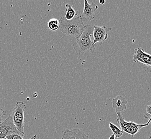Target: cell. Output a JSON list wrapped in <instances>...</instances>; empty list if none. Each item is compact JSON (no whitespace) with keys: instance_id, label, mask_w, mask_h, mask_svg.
Returning <instances> with one entry per match:
<instances>
[{"instance_id":"obj_1","label":"cell","mask_w":151,"mask_h":139,"mask_svg":"<svg viewBox=\"0 0 151 139\" xmlns=\"http://www.w3.org/2000/svg\"><path fill=\"white\" fill-rule=\"evenodd\" d=\"M94 26L90 24L86 25L81 34L76 38V42L73 44V47L77 55H84L88 52H94L96 45L93 44V41L91 38L93 35Z\"/></svg>"},{"instance_id":"obj_2","label":"cell","mask_w":151,"mask_h":139,"mask_svg":"<svg viewBox=\"0 0 151 139\" xmlns=\"http://www.w3.org/2000/svg\"><path fill=\"white\" fill-rule=\"evenodd\" d=\"M59 21L60 31L70 37H79L83 32L85 26L80 16H77L70 20H67L65 17H61Z\"/></svg>"},{"instance_id":"obj_3","label":"cell","mask_w":151,"mask_h":139,"mask_svg":"<svg viewBox=\"0 0 151 139\" xmlns=\"http://www.w3.org/2000/svg\"><path fill=\"white\" fill-rule=\"evenodd\" d=\"M26 105L22 101H18L15 105L12 117L14 124L22 136H24V113L26 110Z\"/></svg>"},{"instance_id":"obj_4","label":"cell","mask_w":151,"mask_h":139,"mask_svg":"<svg viewBox=\"0 0 151 139\" xmlns=\"http://www.w3.org/2000/svg\"><path fill=\"white\" fill-rule=\"evenodd\" d=\"M117 122L119 124L121 130L134 137L142 128L147 126L150 123L148 122L145 124H138L133 122H126L122 114L119 112H116Z\"/></svg>"},{"instance_id":"obj_5","label":"cell","mask_w":151,"mask_h":139,"mask_svg":"<svg viewBox=\"0 0 151 139\" xmlns=\"http://www.w3.org/2000/svg\"><path fill=\"white\" fill-rule=\"evenodd\" d=\"M13 134H18L22 136L14 124L10 115L0 124V139H6V136Z\"/></svg>"},{"instance_id":"obj_6","label":"cell","mask_w":151,"mask_h":139,"mask_svg":"<svg viewBox=\"0 0 151 139\" xmlns=\"http://www.w3.org/2000/svg\"><path fill=\"white\" fill-rule=\"evenodd\" d=\"M133 61L134 62H140L147 69H151V55L146 52L142 48H138L134 49Z\"/></svg>"},{"instance_id":"obj_7","label":"cell","mask_w":151,"mask_h":139,"mask_svg":"<svg viewBox=\"0 0 151 139\" xmlns=\"http://www.w3.org/2000/svg\"><path fill=\"white\" fill-rule=\"evenodd\" d=\"M111 28H108L105 26H94L93 31V44L96 43L102 44L108 38V32L111 31Z\"/></svg>"},{"instance_id":"obj_8","label":"cell","mask_w":151,"mask_h":139,"mask_svg":"<svg viewBox=\"0 0 151 139\" xmlns=\"http://www.w3.org/2000/svg\"><path fill=\"white\" fill-rule=\"evenodd\" d=\"M98 8L99 6L95 3L92 2L91 4H90L87 0H85L83 11L80 15L81 20H83V21H90L93 20L94 19L96 11Z\"/></svg>"},{"instance_id":"obj_9","label":"cell","mask_w":151,"mask_h":139,"mask_svg":"<svg viewBox=\"0 0 151 139\" xmlns=\"http://www.w3.org/2000/svg\"><path fill=\"white\" fill-rule=\"evenodd\" d=\"M61 139H90L88 136L82 130L74 128L72 130L68 128L64 129L62 132Z\"/></svg>"},{"instance_id":"obj_10","label":"cell","mask_w":151,"mask_h":139,"mask_svg":"<svg viewBox=\"0 0 151 139\" xmlns=\"http://www.w3.org/2000/svg\"><path fill=\"white\" fill-rule=\"evenodd\" d=\"M128 102L122 96L119 95L112 100L113 107L115 110L116 112H122L127 109V105Z\"/></svg>"},{"instance_id":"obj_11","label":"cell","mask_w":151,"mask_h":139,"mask_svg":"<svg viewBox=\"0 0 151 139\" xmlns=\"http://www.w3.org/2000/svg\"><path fill=\"white\" fill-rule=\"evenodd\" d=\"M65 8H66V14H65V18L67 20H72L73 18H75L77 15H78V12L76 11L73 8V6L69 4H66Z\"/></svg>"},{"instance_id":"obj_12","label":"cell","mask_w":151,"mask_h":139,"mask_svg":"<svg viewBox=\"0 0 151 139\" xmlns=\"http://www.w3.org/2000/svg\"><path fill=\"white\" fill-rule=\"evenodd\" d=\"M48 27L52 31H56L60 27V21L56 18H52L48 22Z\"/></svg>"},{"instance_id":"obj_13","label":"cell","mask_w":151,"mask_h":139,"mask_svg":"<svg viewBox=\"0 0 151 139\" xmlns=\"http://www.w3.org/2000/svg\"><path fill=\"white\" fill-rule=\"evenodd\" d=\"M109 126L110 129L113 133V134H114L115 136L117 138H119L123 135V132L121 129H119L118 127H117L116 125L113 124L112 123L109 122Z\"/></svg>"},{"instance_id":"obj_14","label":"cell","mask_w":151,"mask_h":139,"mask_svg":"<svg viewBox=\"0 0 151 139\" xmlns=\"http://www.w3.org/2000/svg\"><path fill=\"white\" fill-rule=\"evenodd\" d=\"M23 136H22L20 134H13L9 135L8 136H6V139H23ZM37 138V136L36 135H35L34 136H32L31 138L29 139H36Z\"/></svg>"},{"instance_id":"obj_15","label":"cell","mask_w":151,"mask_h":139,"mask_svg":"<svg viewBox=\"0 0 151 139\" xmlns=\"http://www.w3.org/2000/svg\"><path fill=\"white\" fill-rule=\"evenodd\" d=\"M6 116V112L3 109L0 107V124L3 122V118Z\"/></svg>"},{"instance_id":"obj_16","label":"cell","mask_w":151,"mask_h":139,"mask_svg":"<svg viewBox=\"0 0 151 139\" xmlns=\"http://www.w3.org/2000/svg\"><path fill=\"white\" fill-rule=\"evenodd\" d=\"M99 3H100V4H101V5H104L106 3V1H105V0H100L99 1Z\"/></svg>"},{"instance_id":"obj_17","label":"cell","mask_w":151,"mask_h":139,"mask_svg":"<svg viewBox=\"0 0 151 139\" xmlns=\"http://www.w3.org/2000/svg\"><path fill=\"white\" fill-rule=\"evenodd\" d=\"M108 139H115V136L114 134H112Z\"/></svg>"},{"instance_id":"obj_18","label":"cell","mask_w":151,"mask_h":139,"mask_svg":"<svg viewBox=\"0 0 151 139\" xmlns=\"http://www.w3.org/2000/svg\"><path fill=\"white\" fill-rule=\"evenodd\" d=\"M150 138V139H151V136H150V138Z\"/></svg>"},{"instance_id":"obj_19","label":"cell","mask_w":151,"mask_h":139,"mask_svg":"<svg viewBox=\"0 0 151 139\" xmlns=\"http://www.w3.org/2000/svg\"></svg>"}]
</instances>
